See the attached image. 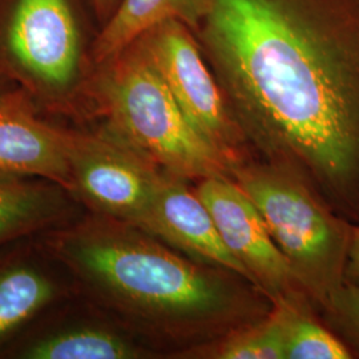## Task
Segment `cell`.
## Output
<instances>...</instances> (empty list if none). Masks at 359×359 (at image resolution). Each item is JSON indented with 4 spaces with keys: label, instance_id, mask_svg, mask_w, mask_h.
I'll use <instances>...</instances> for the list:
<instances>
[{
    "label": "cell",
    "instance_id": "cell-18",
    "mask_svg": "<svg viewBox=\"0 0 359 359\" xmlns=\"http://www.w3.org/2000/svg\"><path fill=\"white\" fill-rule=\"evenodd\" d=\"M345 283L359 287V224H353L347 252Z\"/></svg>",
    "mask_w": 359,
    "mask_h": 359
},
{
    "label": "cell",
    "instance_id": "cell-4",
    "mask_svg": "<svg viewBox=\"0 0 359 359\" xmlns=\"http://www.w3.org/2000/svg\"><path fill=\"white\" fill-rule=\"evenodd\" d=\"M100 81L107 130L163 172L197 182L231 168L194 130L142 47L112 59Z\"/></svg>",
    "mask_w": 359,
    "mask_h": 359
},
{
    "label": "cell",
    "instance_id": "cell-6",
    "mask_svg": "<svg viewBox=\"0 0 359 359\" xmlns=\"http://www.w3.org/2000/svg\"><path fill=\"white\" fill-rule=\"evenodd\" d=\"M72 193L92 213L139 225L164 172L107 129L65 130Z\"/></svg>",
    "mask_w": 359,
    "mask_h": 359
},
{
    "label": "cell",
    "instance_id": "cell-8",
    "mask_svg": "<svg viewBox=\"0 0 359 359\" xmlns=\"http://www.w3.org/2000/svg\"><path fill=\"white\" fill-rule=\"evenodd\" d=\"M7 47L16 65L46 90H65L76 79L80 40L67 0H18Z\"/></svg>",
    "mask_w": 359,
    "mask_h": 359
},
{
    "label": "cell",
    "instance_id": "cell-13",
    "mask_svg": "<svg viewBox=\"0 0 359 359\" xmlns=\"http://www.w3.org/2000/svg\"><path fill=\"white\" fill-rule=\"evenodd\" d=\"M65 192L47 180H0V245L60 221L68 208Z\"/></svg>",
    "mask_w": 359,
    "mask_h": 359
},
{
    "label": "cell",
    "instance_id": "cell-10",
    "mask_svg": "<svg viewBox=\"0 0 359 359\" xmlns=\"http://www.w3.org/2000/svg\"><path fill=\"white\" fill-rule=\"evenodd\" d=\"M34 177L72 193L65 130L43 123L20 104L0 102V180Z\"/></svg>",
    "mask_w": 359,
    "mask_h": 359
},
{
    "label": "cell",
    "instance_id": "cell-15",
    "mask_svg": "<svg viewBox=\"0 0 359 359\" xmlns=\"http://www.w3.org/2000/svg\"><path fill=\"white\" fill-rule=\"evenodd\" d=\"M56 286L48 276L31 266L0 273V341L48 305Z\"/></svg>",
    "mask_w": 359,
    "mask_h": 359
},
{
    "label": "cell",
    "instance_id": "cell-19",
    "mask_svg": "<svg viewBox=\"0 0 359 359\" xmlns=\"http://www.w3.org/2000/svg\"><path fill=\"white\" fill-rule=\"evenodd\" d=\"M99 3H102V4H109V3H112L114 0H97Z\"/></svg>",
    "mask_w": 359,
    "mask_h": 359
},
{
    "label": "cell",
    "instance_id": "cell-2",
    "mask_svg": "<svg viewBox=\"0 0 359 359\" xmlns=\"http://www.w3.org/2000/svg\"><path fill=\"white\" fill-rule=\"evenodd\" d=\"M47 245L116 325L180 358L265 318L274 304L236 271L194 261L142 228L92 213Z\"/></svg>",
    "mask_w": 359,
    "mask_h": 359
},
{
    "label": "cell",
    "instance_id": "cell-9",
    "mask_svg": "<svg viewBox=\"0 0 359 359\" xmlns=\"http://www.w3.org/2000/svg\"><path fill=\"white\" fill-rule=\"evenodd\" d=\"M137 226L194 261L236 271L253 283L224 244L209 209L188 180L164 172Z\"/></svg>",
    "mask_w": 359,
    "mask_h": 359
},
{
    "label": "cell",
    "instance_id": "cell-14",
    "mask_svg": "<svg viewBox=\"0 0 359 359\" xmlns=\"http://www.w3.org/2000/svg\"><path fill=\"white\" fill-rule=\"evenodd\" d=\"M179 359H285L283 304H274L265 318L191 348Z\"/></svg>",
    "mask_w": 359,
    "mask_h": 359
},
{
    "label": "cell",
    "instance_id": "cell-11",
    "mask_svg": "<svg viewBox=\"0 0 359 359\" xmlns=\"http://www.w3.org/2000/svg\"><path fill=\"white\" fill-rule=\"evenodd\" d=\"M205 11L206 0H123L96 41L95 57L108 63L169 20L198 27Z\"/></svg>",
    "mask_w": 359,
    "mask_h": 359
},
{
    "label": "cell",
    "instance_id": "cell-16",
    "mask_svg": "<svg viewBox=\"0 0 359 359\" xmlns=\"http://www.w3.org/2000/svg\"><path fill=\"white\" fill-rule=\"evenodd\" d=\"M280 304L285 308V359H353L311 304Z\"/></svg>",
    "mask_w": 359,
    "mask_h": 359
},
{
    "label": "cell",
    "instance_id": "cell-17",
    "mask_svg": "<svg viewBox=\"0 0 359 359\" xmlns=\"http://www.w3.org/2000/svg\"><path fill=\"white\" fill-rule=\"evenodd\" d=\"M320 317L348 347L353 359H359L358 286L345 283L329 306L320 311Z\"/></svg>",
    "mask_w": 359,
    "mask_h": 359
},
{
    "label": "cell",
    "instance_id": "cell-5",
    "mask_svg": "<svg viewBox=\"0 0 359 359\" xmlns=\"http://www.w3.org/2000/svg\"><path fill=\"white\" fill-rule=\"evenodd\" d=\"M142 39V51L167 83L194 130L231 169L256 160L187 26L169 20Z\"/></svg>",
    "mask_w": 359,
    "mask_h": 359
},
{
    "label": "cell",
    "instance_id": "cell-12",
    "mask_svg": "<svg viewBox=\"0 0 359 359\" xmlns=\"http://www.w3.org/2000/svg\"><path fill=\"white\" fill-rule=\"evenodd\" d=\"M27 359L158 358L117 325H86L43 337L22 351Z\"/></svg>",
    "mask_w": 359,
    "mask_h": 359
},
{
    "label": "cell",
    "instance_id": "cell-1",
    "mask_svg": "<svg viewBox=\"0 0 359 359\" xmlns=\"http://www.w3.org/2000/svg\"><path fill=\"white\" fill-rule=\"evenodd\" d=\"M338 0H206L209 67L257 161L359 224V20Z\"/></svg>",
    "mask_w": 359,
    "mask_h": 359
},
{
    "label": "cell",
    "instance_id": "cell-7",
    "mask_svg": "<svg viewBox=\"0 0 359 359\" xmlns=\"http://www.w3.org/2000/svg\"><path fill=\"white\" fill-rule=\"evenodd\" d=\"M193 187L209 209L224 244L273 304L313 305L256 205L229 176L200 180Z\"/></svg>",
    "mask_w": 359,
    "mask_h": 359
},
{
    "label": "cell",
    "instance_id": "cell-3",
    "mask_svg": "<svg viewBox=\"0 0 359 359\" xmlns=\"http://www.w3.org/2000/svg\"><path fill=\"white\" fill-rule=\"evenodd\" d=\"M256 205L271 238L318 313L345 285L353 222L334 212L308 184L261 161L229 172Z\"/></svg>",
    "mask_w": 359,
    "mask_h": 359
}]
</instances>
